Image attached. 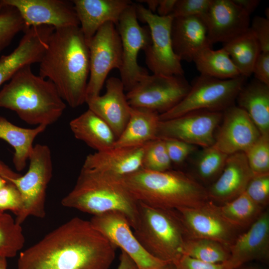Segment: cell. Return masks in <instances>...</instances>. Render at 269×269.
Instances as JSON below:
<instances>
[{
	"mask_svg": "<svg viewBox=\"0 0 269 269\" xmlns=\"http://www.w3.org/2000/svg\"><path fill=\"white\" fill-rule=\"evenodd\" d=\"M0 107L15 112L29 125L47 127L60 118L66 106L54 85L28 65L0 90Z\"/></svg>",
	"mask_w": 269,
	"mask_h": 269,
	"instance_id": "277c9868",
	"label": "cell"
},
{
	"mask_svg": "<svg viewBox=\"0 0 269 269\" xmlns=\"http://www.w3.org/2000/svg\"><path fill=\"white\" fill-rule=\"evenodd\" d=\"M232 0L249 16L256 9L260 3V0Z\"/></svg>",
	"mask_w": 269,
	"mask_h": 269,
	"instance_id": "7dc6e473",
	"label": "cell"
},
{
	"mask_svg": "<svg viewBox=\"0 0 269 269\" xmlns=\"http://www.w3.org/2000/svg\"><path fill=\"white\" fill-rule=\"evenodd\" d=\"M222 116L223 112L203 110L160 120L157 137L175 139L202 148L212 146Z\"/></svg>",
	"mask_w": 269,
	"mask_h": 269,
	"instance_id": "9a60e30c",
	"label": "cell"
},
{
	"mask_svg": "<svg viewBox=\"0 0 269 269\" xmlns=\"http://www.w3.org/2000/svg\"><path fill=\"white\" fill-rule=\"evenodd\" d=\"M90 56V74L85 103L100 95L109 73L120 68L122 47L116 25L104 24L88 42Z\"/></svg>",
	"mask_w": 269,
	"mask_h": 269,
	"instance_id": "8fae6325",
	"label": "cell"
},
{
	"mask_svg": "<svg viewBox=\"0 0 269 269\" xmlns=\"http://www.w3.org/2000/svg\"><path fill=\"white\" fill-rule=\"evenodd\" d=\"M22 206L20 193L13 184L8 182L0 189V212L9 210L16 216L20 213Z\"/></svg>",
	"mask_w": 269,
	"mask_h": 269,
	"instance_id": "b9f144b4",
	"label": "cell"
},
{
	"mask_svg": "<svg viewBox=\"0 0 269 269\" xmlns=\"http://www.w3.org/2000/svg\"><path fill=\"white\" fill-rule=\"evenodd\" d=\"M134 234L153 257L173 264L181 255L186 236L175 210L153 207L138 202Z\"/></svg>",
	"mask_w": 269,
	"mask_h": 269,
	"instance_id": "8992f818",
	"label": "cell"
},
{
	"mask_svg": "<svg viewBox=\"0 0 269 269\" xmlns=\"http://www.w3.org/2000/svg\"><path fill=\"white\" fill-rule=\"evenodd\" d=\"M138 20L147 24L151 43L144 50L145 63L154 74L183 76L181 60L174 52L171 30L173 17L160 16L141 4H136Z\"/></svg>",
	"mask_w": 269,
	"mask_h": 269,
	"instance_id": "30bf717a",
	"label": "cell"
},
{
	"mask_svg": "<svg viewBox=\"0 0 269 269\" xmlns=\"http://www.w3.org/2000/svg\"><path fill=\"white\" fill-rule=\"evenodd\" d=\"M182 255L211 264L226 263L230 257L229 249L219 242L188 238L184 241Z\"/></svg>",
	"mask_w": 269,
	"mask_h": 269,
	"instance_id": "836d02e7",
	"label": "cell"
},
{
	"mask_svg": "<svg viewBox=\"0 0 269 269\" xmlns=\"http://www.w3.org/2000/svg\"><path fill=\"white\" fill-rule=\"evenodd\" d=\"M0 175L9 182L10 179L18 177L21 174L13 171L7 165L0 160Z\"/></svg>",
	"mask_w": 269,
	"mask_h": 269,
	"instance_id": "681fc988",
	"label": "cell"
},
{
	"mask_svg": "<svg viewBox=\"0 0 269 269\" xmlns=\"http://www.w3.org/2000/svg\"><path fill=\"white\" fill-rule=\"evenodd\" d=\"M28 160L29 165L25 174L9 181L16 187L21 196L22 208L15 219L20 225L29 216H45L46 189L52 175L51 152L47 145H35Z\"/></svg>",
	"mask_w": 269,
	"mask_h": 269,
	"instance_id": "ba28073f",
	"label": "cell"
},
{
	"mask_svg": "<svg viewBox=\"0 0 269 269\" xmlns=\"http://www.w3.org/2000/svg\"><path fill=\"white\" fill-rule=\"evenodd\" d=\"M5 257H0V269H7V261Z\"/></svg>",
	"mask_w": 269,
	"mask_h": 269,
	"instance_id": "816d5d0a",
	"label": "cell"
},
{
	"mask_svg": "<svg viewBox=\"0 0 269 269\" xmlns=\"http://www.w3.org/2000/svg\"><path fill=\"white\" fill-rule=\"evenodd\" d=\"M138 20L136 4L133 2L122 13L116 25L122 47L120 79L125 91H127L148 74L145 69L138 65L137 58L139 51L150 44V31L147 25H140Z\"/></svg>",
	"mask_w": 269,
	"mask_h": 269,
	"instance_id": "7c38bea8",
	"label": "cell"
},
{
	"mask_svg": "<svg viewBox=\"0 0 269 269\" xmlns=\"http://www.w3.org/2000/svg\"><path fill=\"white\" fill-rule=\"evenodd\" d=\"M122 178L138 202L153 207L167 210L193 208L210 200L207 188L183 171L157 172L141 168Z\"/></svg>",
	"mask_w": 269,
	"mask_h": 269,
	"instance_id": "3957f363",
	"label": "cell"
},
{
	"mask_svg": "<svg viewBox=\"0 0 269 269\" xmlns=\"http://www.w3.org/2000/svg\"><path fill=\"white\" fill-rule=\"evenodd\" d=\"M255 79L269 86V52H261L254 65Z\"/></svg>",
	"mask_w": 269,
	"mask_h": 269,
	"instance_id": "f6af8a7d",
	"label": "cell"
},
{
	"mask_svg": "<svg viewBox=\"0 0 269 269\" xmlns=\"http://www.w3.org/2000/svg\"><path fill=\"white\" fill-rule=\"evenodd\" d=\"M80 27L87 43L104 24L116 25L124 11L133 2L129 0H73Z\"/></svg>",
	"mask_w": 269,
	"mask_h": 269,
	"instance_id": "603a6c76",
	"label": "cell"
},
{
	"mask_svg": "<svg viewBox=\"0 0 269 269\" xmlns=\"http://www.w3.org/2000/svg\"><path fill=\"white\" fill-rule=\"evenodd\" d=\"M120 262L117 269H138L132 259L124 251H121Z\"/></svg>",
	"mask_w": 269,
	"mask_h": 269,
	"instance_id": "c3c4849f",
	"label": "cell"
},
{
	"mask_svg": "<svg viewBox=\"0 0 269 269\" xmlns=\"http://www.w3.org/2000/svg\"><path fill=\"white\" fill-rule=\"evenodd\" d=\"M166 268H167V267H166ZM166 268L165 269H166Z\"/></svg>",
	"mask_w": 269,
	"mask_h": 269,
	"instance_id": "9f6ffc18",
	"label": "cell"
},
{
	"mask_svg": "<svg viewBox=\"0 0 269 269\" xmlns=\"http://www.w3.org/2000/svg\"><path fill=\"white\" fill-rule=\"evenodd\" d=\"M159 116L154 111L131 107L129 120L114 147L139 146L157 139Z\"/></svg>",
	"mask_w": 269,
	"mask_h": 269,
	"instance_id": "83f0119b",
	"label": "cell"
},
{
	"mask_svg": "<svg viewBox=\"0 0 269 269\" xmlns=\"http://www.w3.org/2000/svg\"><path fill=\"white\" fill-rule=\"evenodd\" d=\"M166 269H175V268L173 264H171L168 265Z\"/></svg>",
	"mask_w": 269,
	"mask_h": 269,
	"instance_id": "11a10c76",
	"label": "cell"
},
{
	"mask_svg": "<svg viewBox=\"0 0 269 269\" xmlns=\"http://www.w3.org/2000/svg\"><path fill=\"white\" fill-rule=\"evenodd\" d=\"M106 92L86 103L89 109L104 120L112 129L117 138L124 130L130 116L124 86L121 79L112 77L106 82Z\"/></svg>",
	"mask_w": 269,
	"mask_h": 269,
	"instance_id": "44dd1931",
	"label": "cell"
},
{
	"mask_svg": "<svg viewBox=\"0 0 269 269\" xmlns=\"http://www.w3.org/2000/svg\"><path fill=\"white\" fill-rule=\"evenodd\" d=\"M229 249L230 257L228 263L231 269H235L253 261L268 264L269 210H264L246 232L239 235Z\"/></svg>",
	"mask_w": 269,
	"mask_h": 269,
	"instance_id": "ffe728a7",
	"label": "cell"
},
{
	"mask_svg": "<svg viewBox=\"0 0 269 269\" xmlns=\"http://www.w3.org/2000/svg\"><path fill=\"white\" fill-rule=\"evenodd\" d=\"M172 164L162 139L157 138L147 143L142 158V168L161 172L171 169Z\"/></svg>",
	"mask_w": 269,
	"mask_h": 269,
	"instance_id": "8d00e7d4",
	"label": "cell"
},
{
	"mask_svg": "<svg viewBox=\"0 0 269 269\" xmlns=\"http://www.w3.org/2000/svg\"><path fill=\"white\" fill-rule=\"evenodd\" d=\"M212 0H177L170 14L173 18L202 16L208 10Z\"/></svg>",
	"mask_w": 269,
	"mask_h": 269,
	"instance_id": "ab89813d",
	"label": "cell"
},
{
	"mask_svg": "<svg viewBox=\"0 0 269 269\" xmlns=\"http://www.w3.org/2000/svg\"><path fill=\"white\" fill-rule=\"evenodd\" d=\"M69 126L77 139L97 151L114 147L117 137L114 132L104 120L89 109L71 120Z\"/></svg>",
	"mask_w": 269,
	"mask_h": 269,
	"instance_id": "484cf974",
	"label": "cell"
},
{
	"mask_svg": "<svg viewBox=\"0 0 269 269\" xmlns=\"http://www.w3.org/2000/svg\"><path fill=\"white\" fill-rule=\"evenodd\" d=\"M93 226L116 248L119 247L134 262L138 269H165L171 264L149 254L131 230L126 217L118 211L93 216Z\"/></svg>",
	"mask_w": 269,
	"mask_h": 269,
	"instance_id": "4fadbf2b",
	"label": "cell"
},
{
	"mask_svg": "<svg viewBox=\"0 0 269 269\" xmlns=\"http://www.w3.org/2000/svg\"><path fill=\"white\" fill-rule=\"evenodd\" d=\"M24 242L21 225L9 214L0 212V257H15Z\"/></svg>",
	"mask_w": 269,
	"mask_h": 269,
	"instance_id": "e575fe53",
	"label": "cell"
},
{
	"mask_svg": "<svg viewBox=\"0 0 269 269\" xmlns=\"http://www.w3.org/2000/svg\"><path fill=\"white\" fill-rule=\"evenodd\" d=\"M190 88L184 75L147 74L128 91L126 97L132 107L161 114L177 105Z\"/></svg>",
	"mask_w": 269,
	"mask_h": 269,
	"instance_id": "9c48e42d",
	"label": "cell"
},
{
	"mask_svg": "<svg viewBox=\"0 0 269 269\" xmlns=\"http://www.w3.org/2000/svg\"><path fill=\"white\" fill-rule=\"evenodd\" d=\"M250 29L257 39L261 52H269V19L255 16Z\"/></svg>",
	"mask_w": 269,
	"mask_h": 269,
	"instance_id": "7bdbcfd3",
	"label": "cell"
},
{
	"mask_svg": "<svg viewBox=\"0 0 269 269\" xmlns=\"http://www.w3.org/2000/svg\"><path fill=\"white\" fill-rule=\"evenodd\" d=\"M147 143L136 146L113 147L89 154L82 167L121 177L132 174L142 168V158Z\"/></svg>",
	"mask_w": 269,
	"mask_h": 269,
	"instance_id": "d4e9b609",
	"label": "cell"
},
{
	"mask_svg": "<svg viewBox=\"0 0 269 269\" xmlns=\"http://www.w3.org/2000/svg\"><path fill=\"white\" fill-rule=\"evenodd\" d=\"M175 269H231L228 262L211 264L181 255L173 264Z\"/></svg>",
	"mask_w": 269,
	"mask_h": 269,
	"instance_id": "ee69618b",
	"label": "cell"
},
{
	"mask_svg": "<svg viewBox=\"0 0 269 269\" xmlns=\"http://www.w3.org/2000/svg\"><path fill=\"white\" fill-rule=\"evenodd\" d=\"M244 153L254 176L269 174V134H261Z\"/></svg>",
	"mask_w": 269,
	"mask_h": 269,
	"instance_id": "74e56055",
	"label": "cell"
},
{
	"mask_svg": "<svg viewBox=\"0 0 269 269\" xmlns=\"http://www.w3.org/2000/svg\"><path fill=\"white\" fill-rule=\"evenodd\" d=\"M8 182L0 175V189L5 186Z\"/></svg>",
	"mask_w": 269,
	"mask_h": 269,
	"instance_id": "db71d44e",
	"label": "cell"
},
{
	"mask_svg": "<svg viewBox=\"0 0 269 269\" xmlns=\"http://www.w3.org/2000/svg\"><path fill=\"white\" fill-rule=\"evenodd\" d=\"M54 29L47 25L31 27L24 32L17 46L12 52L0 57V86L10 80L24 67L39 63Z\"/></svg>",
	"mask_w": 269,
	"mask_h": 269,
	"instance_id": "d6986e66",
	"label": "cell"
},
{
	"mask_svg": "<svg viewBox=\"0 0 269 269\" xmlns=\"http://www.w3.org/2000/svg\"><path fill=\"white\" fill-rule=\"evenodd\" d=\"M213 147L229 155L245 152L261 134L248 114L235 104L223 112Z\"/></svg>",
	"mask_w": 269,
	"mask_h": 269,
	"instance_id": "e0dca14e",
	"label": "cell"
},
{
	"mask_svg": "<svg viewBox=\"0 0 269 269\" xmlns=\"http://www.w3.org/2000/svg\"><path fill=\"white\" fill-rule=\"evenodd\" d=\"M261 134H269V86L256 79L245 84L236 99Z\"/></svg>",
	"mask_w": 269,
	"mask_h": 269,
	"instance_id": "4316f807",
	"label": "cell"
},
{
	"mask_svg": "<svg viewBox=\"0 0 269 269\" xmlns=\"http://www.w3.org/2000/svg\"><path fill=\"white\" fill-rule=\"evenodd\" d=\"M211 44L227 43L250 28V16L232 0H212L202 16Z\"/></svg>",
	"mask_w": 269,
	"mask_h": 269,
	"instance_id": "ac0fdd59",
	"label": "cell"
},
{
	"mask_svg": "<svg viewBox=\"0 0 269 269\" xmlns=\"http://www.w3.org/2000/svg\"><path fill=\"white\" fill-rule=\"evenodd\" d=\"M39 73L54 85L71 107L85 103L90 56L80 26L54 29L39 62Z\"/></svg>",
	"mask_w": 269,
	"mask_h": 269,
	"instance_id": "7a4b0ae2",
	"label": "cell"
},
{
	"mask_svg": "<svg viewBox=\"0 0 269 269\" xmlns=\"http://www.w3.org/2000/svg\"><path fill=\"white\" fill-rule=\"evenodd\" d=\"M46 127L39 125L33 129L23 128L0 116V139L6 141L14 148L12 162L17 171L24 169L33 149L34 140Z\"/></svg>",
	"mask_w": 269,
	"mask_h": 269,
	"instance_id": "f1b7e54d",
	"label": "cell"
},
{
	"mask_svg": "<svg viewBox=\"0 0 269 269\" xmlns=\"http://www.w3.org/2000/svg\"><path fill=\"white\" fill-rule=\"evenodd\" d=\"M246 78L221 80L200 75L190 85L184 98L168 111L159 114L160 121L169 120L197 110L223 112L234 105Z\"/></svg>",
	"mask_w": 269,
	"mask_h": 269,
	"instance_id": "52a82bcc",
	"label": "cell"
},
{
	"mask_svg": "<svg viewBox=\"0 0 269 269\" xmlns=\"http://www.w3.org/2000/svg\"><path fill=\"white\" fill-rule=\"evenodd\" d=\"M138 204L122 177L83 167L74 188L61 201L65 207L93 216L120 212L126 217L133 229L137 221Z\"/></svg>",
	"mask_w": 269,
	"mask_h": 269,
	"instance_id": "5b68a950",
	"label": "cell"
},
{
	"mask_svg": "<svg viewBox=\"0 0 269 269\" xmlns=\"http://www.w3.org/2000/svg\"><path fill=\"white\" fill-rule=\"evenodd\" d=\"M241 75L247 78L253 73L255 63L261 52L256 37L249 29L237 38L223 44Z\"/></svg>",
	"mask_w": 269,
	"mask_h": 269,
	"instance_id": "4dcf8cb0",
	"label": "cell"
},
{
	"mask_svg": "<svg viewBox=\"0 0 269 269\" xmlns=\"http://www.w3.org/2000/svg\"><path fill=\"white\" fill-rule=\"evenodd\" d=\"M175 210L187 238L214 240L229 249L239 235V230L224 217L219 206L210 200L197 207Z\"/></svg>",
	"mask_w": 269,
	"mask_h": 269,
	"instance_id": "5bb4252c",
	"label": "cell"
},
{
	"mask_svg": "<svg viewBox=\"0 0 269 269\" xmlns=\"http://www.w3.org/2000/svg\"><path fill=\"white\" fill-rule=\"evenodd\" d=\"M162 139L172 164H182L198 150L197 146L179 140L171 138Z\"/></svg>",
	"mask_w": 269,
	"mask_h": 269,
	"instance_id": "60d3db41",
	"label": "cell"
},
{
	"mask_svg": "<svg viewBox=\"0 0 269 269\" xmlns=\"http://www.w3.org/2000/svg\"><path fill=\"white\" fill-rule=\"evenodd\" d=\"M171 37L174 52L181 61L192 62L200 51L212 45L202 16L173 18Z\"/></svg>",
	"mask_w": 269,
	"mask_h": 269,
	"instance_id": "cb8c5ba5",
	"label": "cell"
},
{
	"mask_svg": "<svg viewBox=\"0 0 269 269\" xmlns=\"http://www.w3.org/2000/svg\"><path fill=\"white\" fill-rule=\"evenodd\" d=\"M177 0H159L157 9V15L167 16L171 14Z\"/></svg>",
	"mask_w": 269,
	"mask_h": 269,
	"instance_id": "bcb514c9",
	"label": "cell"
},
{
	"mask_svg": "<svg viewBox=\"0 0 269 269\" xmlns=\"http://www.w3.org/2000/svg\"><path fill=\"white\" fill-rule=\"evenodd\" d=\"M116 250L90 221L75 217L21 252L17 269H108Z\"/></svg>",
	"mask_w": 269,
	"mask_h": 269,
	"instance_id": "6da1fadb",
	"label": "cell"
},
{
	"mask_svg": "<svg viewBox=\"0 0 269 269\" xmlns=\"http://www.w3.org/2000/svg\"><path fill=\"white\" fill-rule=\"evenodd\" d=\"M254 176L244 152L229 155L220 176L207 188L209 199L223 204L235 199Z\"/></svg>",
	"mask_w": 269,
	"mask_h": 269,
	"instance_id": "7402d4cb",
	"label": "cell"
},
{
	"mask_svg": "<svg viewBox=\"0 0 269 269\" xmlns=\"http://www.w3.org/2000/svg\"><path fill=\"white\" fill-rule=\"evenodd\" d=\"M193 62L200 75L221 80L242 76L223 47L217 50L206 47L195 56Z\"/></svg>",
	"mask_w": 269,
	"mask_h": 269,
	"instance_id": "f546056e",
	"label": "cell"
},
{
	"mask_svg": "<svg viewBox=\"0 0 269 269\" xmlns=\"http://www.w3.org/2000/svg\"><path fill=\"white\" fill-rule=\"evenodd\" d=\"M192 160L195 179L203 185H211L222 173L228 155L213 146L196 150Z\"/></svg>",
	"mask_w": 269,
	"mask_h": 269,
	"instance_id": "1f68e13d",
	"label": "cell"
},
{
	"mask_svg": "<svg viewBox=\"0 0 269 269\" xmlns=\"http://www.w3.org/2000/svg\"><path fill=\"white\" fill-rule=\"evenodd\" d=\"M138 1L146 3L148 6L147 9L152 13H155L157 10L159 0H145Z\"/></svg>",
	"mask_w": 269,
	"mask_h": 269,
	"instance_id": "f907efd6",
	"label": "cell"
},
{
	"mask_svg": "<svg viewBox=\"0 0 269 269\" xmlns=\"http://www.w3.org/2000/svg\"><path fill=\"white\" fill-rule=\"evenodd\" d=\"M245 193L255 203L264 209L269 203V174L254 176Z\"/></svg>",
	"mask_w": 269,
	"mask_h": 269,
	"instance_id": "f35d334b",
	"label": "cell"
},
{
	"mask_svg": "<svg viewBox=\"0 0 269 269\" xmlns=\"http://www.w3.org/2000/svg\"><path fill=\"white\" fill-rule=\"evenodd\" d=\"M235 269H267L263 268H261L259 267H253V266H250V267H243V266L237 268Z\"/></svg>",
	"mask_w": 269,
	"mask_h": 269,
	"instance_id": "f5cc1de1",
	"label": "cell"
},
{
	"mask_svg": "<svg viewBox=\"0 0 269 269\" xmlns=\"http://www.w3.org/2000/svg\"><path fill=\"white\" fill-rule=\"evenodd\" d=\"M14 7L27 29L47 25L55 29L80 26L72 1L64 0H1Z\"/></svg>",
	"mask_w": 269,
	"mask_h": 269,
	"instance_id": "2e32d148",
	"label": "cell"
},
{
	"mask_svg": "<svg viewBox=\"0 0 269 269\" xmlns=\"http://www.w3.org/2000/svg\"><path fill=\"white\" fill-rule=\"evenodd\" d=\"M27 30L17 9L0 0V52L10 44L18 33Z\"/></svg>",
	"mask_w": 269,
	"mask_h": 269,
	"instance_id": "d590c367",
	"label": "cell"
},
{
	"mask_svg": "<svg viewBox=\"0 0 269 269\" xmlns=\"http://www.w3.org/2000/svg\"><path fill=\"white\" fill-rule=\"evenodd\" d=\"M224 217L239 230L249 228L265 210L245 193L219 206Z\"/></svg>",
	"mask_w": 269,
	"mask_h": 269,
	"instance_id": "d6a6232c",
	"label": "cell"
}]
</instances>
